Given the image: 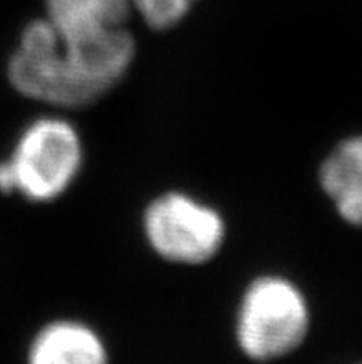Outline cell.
Segmentation results:
<instances>
[{
	"mask_svg": "<svg viewBox=\"0 0 362 364\" xmlns=\"http://www.w3.org/2000/svg\"><path fill=\"white\" fill-rule=\"evenodd\" d=\"M141 228L148 248L178 267L211 263L228 240L224 215L185 191L154 196L142 209Z\"/></svg>",
	"mask_w": 362,
	"mask_h": 364,
	"instance_id": "cell-4",
	"label": "cell"
},
{
	"mask_svg": "<svg viewBox=\"0 0 362 364\" xmlns=\"http://www.w3.org/2000/svg\"><path fill=\"white\" fill-rule=\"evenodd\" d=\"M135 55L137 41L128 26L74 30L41 15L18 33L8 60V80L28 100L82 109L119 87Z\"/></svg>",
	"mask_w": 362,
	"mask_h": 364,
	"instance_id": "cell-1",
	"label": "cell"
},
{
	"mask_svg": "<svg viewBox=\"0 0 362 364\" xmlns=\"http://www.w3.org/2000/svg\"><path fill=\"white\" fill-rule=\"evenodd\" d=\"M311 329L305 292L280 274L253 277L240 294L235 313V341L243 355L274 363L302 346Z\"/></svg>",
	"mask_w": 362,
	"mask_h": 364,
	"instance_id": "cell-3",
	"label": "cell"
},
{
	"mask_svg": "<svg viewBox=\"0 0 362 364\" xmlns=\"http://www.w3.org/2000/svg\"><path fill=\"white\" fill-rule=\"evenodd\" d=\"M198 0H132L133 14L154 32H169L193 14Z\"/></svg>",
	"mask_w": 362,
	"mask_h": 364,
	"instance_id": "cell-8",
	"label": "cell"
},
{
	"mask_svg": "<svg viewBox=\"0 0 362 364\" xmlns=\"http://www.w3.org/2000/svg\"><path fill=\"white\" fill-rule=\"evenodd\" d=\"M320 187L348 224L362 226V135L344 139L320 165Z\"/></svg>",
	"mask_w": 362,
	"mask_h": 364,
	"instance_id": "cell-6",
	"label": "cell"
},
{
	"mask_svg": "<svg viewBox=\"0 0 362 364\" xmlns=\"http://www.w3.org/2000/svg\"><path fill=\"white\" fill-rule=\"evenodd\" d=\"M45 17L74 30L126 26L133 15L132 0H43Z\"/></svg>",
	"mask_w": 362,
	"mask_h": 364,
	"instance_id": "cell-7",
	"label": "cell"
},
{
	"mask_svg": "<svg viewBox=\"0 0 362 364\" xmlns=\"http://www.w3.org/2000/svg\"><path fill=\"white\" fill-rule=\"evenodd\" d=\"M26 364H111L110 350L91 323L55 318L43 323L30 341Z\"/></svg>",
	"mask_w": 362,
	"mask_h": 364,
	"instance_id": "cell-5",
	"label": "cell"
},
{
	"mask_svg": "<svg viewBox=\"0 0 362 364\" xmlns=\"http://www.w3.org/2000/svg\"><path fill=\"white\" fill-rule=\"evenodd\" d=\"M85 165L80 129L60 115H41L18 134L11 156L0 161V193L32 203H52L70 191Z\"/></svg>",
	"mask_w": 362,
	"mask_h": 364,
	"instance_id": "cell-2",
	"label": "cell"
}]
</instances>
